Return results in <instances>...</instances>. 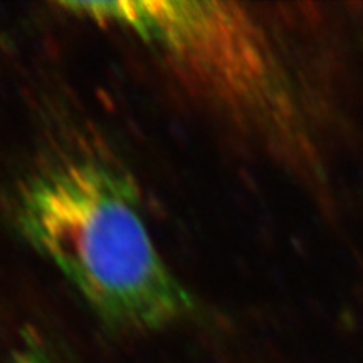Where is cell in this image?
<instances>
[{"mask_svg":"<svg viewBox=\"0 0 363 363\" xmlns=\"http://www.w3.org/2000/svg\"><path fill=\"white\" fill-rule=\"evenodd\" d=\"M12 363H40V362L34 360V358H30V357H22V358H17V360Z\"/></svg>","mask_w":363,"mask_h":363,"instance_id":"3957f363","label":"cell"},{"mask_svg":"<svg viewBox=\"0 0 363 363\" xmlns=\"http://www.w3.org/2000/svg\"><path fill=\"white\" fill-rule=\"evenodd\" d=\"M17 220L108 323L162 328L192 308L157 251L133 184L106 163L65 162L35 175L21 190Z\"/></svg>","mask_w":363,"mask_h":363,"instance_id":"6da1fadb","label":"cell"},{"mask_svg":"<svg viewBox=\"0 0 363 363\" xmlns=\"http://www.w3.org/2000/svg\"><path fill=\"white\" fill-rule=\"evenodd\" d=\"M157 51L187 83L284 155L308 162L310 135L279 52L239 4L194 0L62 2Z\"/></svg>","mask_w":363,"mask_h":363,"instance_id":"7a4b0ae2","label":"cell"}]
</instances>
